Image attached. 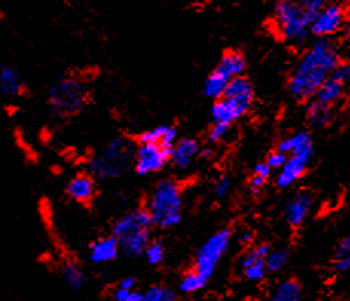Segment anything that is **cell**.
<instances>
[{"label": "cell", "mask_w": 350, "mask_h": 301, "mask_svg": "<svg viewBox=\"0 0 350 301\" xmlns=\"http://www.w3.org/2000/svg\"><path fill=\"white\" fill-rule=\"evenodd\" d=\"M340 63L338 47L332 37H315L312 47L298 62L289 78L288 89L297 101L314 98L317 89Z\"/></svg>", "instance_id": "1"}, {"label": "cell", "mask_w": 350, "mask_h": 301, "mask_svg": "<svg viewBox=\"0 0 350 301\" xmlns=\"http://www.w3.org/2000/svg\"><path fill=\"white\" fill-rule=\"evenodd\" d=\"M327 0H277L274 6L275 29L284 42L303 44L309 28Z\"/></svg>", "instance_id": "2"}, {"label": "cell", "mask_w": 350, "mask_h": 301, "mask_svg": "<svg viewBox=\"0 0 350 301\" xmlns=\"http://www.w3.org/2000/svg\"><path fill=\"white\" fill-rule=\"evenodd\" d=\"M183 192L178 182L173 179L158 182L146 205L153 225L162 230L176 226L183 220Z\"/></svg>", "instance_id": "3"}, {"label": "cell", "mask_w": 350, "mask_h": 301, "mask_svg": "<svg viewBox=\"0 0 350 301\" xmlns=\"http://www.w3.org/2000/svg\"><path fill=\"white\" fill-rule=\"evenodd\" d=\"M89 103V90L79 77H64L49 90V106L57 116L69 118L83 112Z\"/></svg>", "instance_id": "4"}, {"label": "cell", "mask_w": 350, "mask_h": 301, "mask_svg": "<svg viewBox=\"0 0 350 301\" xmlns=\"http://www.w3.org/2000/svg\"><path fill=\"white\" fill-rule=\"evenodd\" d=\"M132 161V147L124 138L113 140L100 156L90 162V174L96 178H112L121 174Z\"/></svg>", "instance_id": "5"}, {"label": "cell", "mask_w": 350, "mask_h": 301, "mask_svg": "<svg viewBox=\"0 0 350 301\" xmlns=\"http://www.w3.org/2000/svg\"><path fill=\"white\" fill-rule=\"evenodd\" d=\"M232 237V228H224L215 233L205 244L199 248L196 255V271L205 281H210L213 274L216 271V266L222 255L226 252Z\"/></svg>", "instance_id": "6"}, {"label": "cell", "mask_w": 350, "mask_h": 301, "mask_svg": "<svg viewBox=\"0 0 350 301\" xmlns=\"http://www.w3.org/2000/svg\"><path fill=\"white\" fill-rule=\"evenodd\" d=\"M254 94H242L234 96H222L211 107V118L215 122L232 124L242 118L252 106Z\"/></svg>", "instance_id": "7"}, {"label": "cell", "mask_w": 350, "mask_h": 301, "mask_svg": "<svg viewBox=\"0 0 350 301\" xmlns=\"http://www.w3.org/2000/svg\"><path fill=\"white\" fill-rule=\"evenodd\" d=\"M346 25V10L341 3H326L310 25L309 32L314 37H332Z\"/></svg>", "instance_id": "8"}, {"label": "cell", "mask_w": 350, "mask_h": 301, "mask_svg": "<svg viewBox=\"0 0 350 301\" xmlns=\"http://www.w3.org/2000/svg\"><path fill=\"white\" fill-rule=\"evenodd\" d=\"M173 150L162 148L158 142L139 144L135 152V170L141 176L161 172L172 158Z\"/></svg>", "instance_id": "9"}, {"label": "cell", "mask_w": 350, "mask_h": 301, "mask_svg": "<svg viewBox=\"0 0 350 301\" xmlns=\"http://www.w3.org/2000/svg\"><path fill=\"white\" fill-rule=\"evenodd\" d=\"M152 226H153V222L146 208L133 209V211L124 214L118 220H115V224L112 226V235H115L116 239H121L133 231L144 230V228H150L152 230Z\"/></svg>", "instance_id": "10"}, {"label": "cell", "mask_w": 350, "mask_h": 301, "mask_svg": "<svg viewBox=\"0 0 350 301\" xmlns=\"http://www.w3.org/2000/svg\"><path fill=\"white\" fill-rule=\"evenodd\" d=\"M314 205V194L309 189H300L286 205V219L291 226H300Z\"/></svg>", "instance_id": "11"}, {"label": "cell", "mask_w": 350, "mask_h": 301, "mask_svg": "<svg viewBox=\"0 0 350 301\" xmlns=\"http://www.w3.org/2000/svg\"><path fill=\"white\" fill-rule=\"evenodd\" d=\"M308 163L309 161L303 156L298 155H291L286 159V162L282 166L280 173L277 174L275 178V184L280 188H288L301 178L304 172L308 170Z\"/></svg>", "instance_id": "12"}, {"label": "cell", "mask_w": 350, "mask_h": 301, "mask_svg": "<svg viewBox=\"0 0 350 301\" xmlns=\"http://www.w3.org/2000/svg\"><path fill=\"white\" fill-rule=\"evenodd\" d=\"M96 193V184L92 174L80 173L77 174L74 179L66 187V194L75 202H81V204H88L94 199Z\"/></svg>", "instance_id": "13"}, {"label": "cell", "mask_w": 350, "mask_h": 301, "mask_svg": "<svg viewBox=\"0 0 350 301\" xmlns=\"http://www.w3.org/2000/svg\"><path fill=\"white\" fill-rule=\"evenodd\" d=\"M27 92L25 81L16 68L3 64L0 66V95L5 98H17Z\"/></svg>", "instance_id": "14"}, {"label": "cell", "mask_w": 350, "mask_h": 301, "mask_svg": "<svg viewBox=\"0 0 350 301\" xmlns=\"http://www.w3.org/2000/svg\"><path fill=\"white\" fill-rule=\"evenodd\" d=\"M277 150H280V152H283V153L303 156V158L310 161L314 156L312 136L303 130V132H298L293 136H289V138L278 142Z\"/></svg>", "instance_id": "15"}, {"label": "cell", "mask_w": 350, "mask_h": 301, "mask_svg": "<svg viewBox=\"0 0 350 301\" xmlns=\"http://www.w3.org/2000/svg\"><path fill=\"white\" fill-rule=\"evenodd\" d=\"M120 250H122L127 257H139L144 254L147 245L150 244V228L133 231L124 237L118 239Z\"/></svg>", "instance_id": "16"}, {"label": "cell", "mask_w": 350, "mask_h": 301, "mask_svg": "<svg viewBox=\"0 0 350 301\" xmlns=\"http://www.w3.org/2000/svg\"><path fill=\"white\" fill-rule=\"evenodd\" d=\"M120 254V244L118 239L115 235H110V237H105L94 241L90 245V254L89 257L94 263H106V261L115 260Z\"/></svg>", "instance_id": "17"}, {"label": "cell", "mask_w": 350, "mask_h": 301, "mask_svg": "<svg viewBox=\"0 0 350 301\" xmlns=\"http://www.w3.org/2000/svg\"><path fill=\"white\" fill-rule=\"evenodd\" d=\"M199 155V144L196 140L193 138H183L176 146L173 147V153H172V161L174 163V167L179 170H185L189 168L194 158Z\"/></svg>", "instance_id": "18"}, {"label": "cell", "mask_w": 350, "mask_h": 301, "mask_svg": "<svg viewBox=\"0 0 350 301\" xmlns=\"http://www.w3.org/2000/svg\"><path fill=\"white\" fill-rule=\"evenodd\" d=\"M246 69V58L239 51H226L220 58L217 68L215 69L225 78H232L236 75H242Z\"/></svg>", "instance_id": "19"}, {"label": "cell", "mask_w": 350, "mask_h": 301, "mask_svg": "<svg viewBox=\"0 0 350 301\" xmlns=\"http://www.w3.org/2000/svg\"><path fill=\"white\" fill-rule=\"evenodd\" d=\"M345 86L346 84L334 80L332 77H327L326 80L321 83V86L317 89V92L314 95L315 101L327 104V106H334V104L338 103L342 95H345Z\"/></svg>", "instance_id": "20"}, {"label": "cell", "mask_w": 350, "mask_h": 301, "mask_svg": "<svg viewBox=\"0 0 350 301\" xmlns=\"http://www.w3.org/2000/svg\"><path fill=\"white\" fill-rule=\"evenodd\" d=\"M308 122L312 127H326L334 120V112L332 106H327V104H323L319 101H312L309 104L308 112H306Z\"/></svg>", "instance_id": "21"}, {"label": "cell", "mask_w": 350, "mask_h": 301, "mask_svg": "<svg viewBox=\"0 0 350 301\" xmlns=\"http://www.w3.org/2000/svg\"><path fill=\"white\" fill-rule=\"evenodd\" d=\"M62 277L64 280V283H66L69 287H72V289H75V291L81 289L84 281H86V278H84L83 267L77 263V261H72V260H69L63 265Z\"/></svg>", "instance_id": "22"}, {"label": "cell", "mask_w": 350, "mask_h": 301, "mask_svg": "<svg viewBox=\"0 0 350 301\" xmlns=\"http://www.w3.org/2000/svg\"><path fill=\"white\" fill-rule=\"evenodd\" d=\"M301 286L294 278H288L277 286V291L272 296L274 301H298L301 300Z\"/></svg>", "instance_id": "23"}, {"label": "cell", "mask_w": 350, "mask_h": 301, "mask_svg": "<svg viewBox=\"0 0 350 301\" xmlns=\"http://www.w3.org/2000/svg\"><path fill=\"white\" fill-rule=\"evenodd\" d=\"M226 83H228V78L220 75L216 70L211 72L204 83V95L210 100H219L224 96Z\"/></svg>", "instance_id": "24"}, {"label": "cell", "mask_w": 350, "mask_h": 301, "mask_svg": "<svg viewBox=\"0 0 350 301\" xmlns=\"http://www.w3.org/2000/svg\"><path fill=\"white\" fill-rule=\"evenodd\" d=\"M242 94H254V88H252L250 78H246L243 74L230 78L228 83H226L224 96H234Z\"/></svg>", "instance_id": "25"}, {"label": "cell", "mask_w": 350, "mask_h": 301, "mask_svg": "<svg viewBox=\"0 0 350 301\" xmlns=\"http://www.w3.org/2000/svg\"><path fill=\"white\" fill-rule=\"evenodd\" d=\"M289 260V251L280 248V250L269 251V254L265 257V266H267L268 272H278L286 266Z\"/></svg>", "instance_id": "26"}, {"label": "cell", "mask_w": 350, "mask_h": 301, "mask_svg": "<svg viewBox=\"0 0 350 301\" xmlns=\"http://www.w3.org/2000/svg\"><path fill=\"white\" fill-rule=\"evenodd\" d=\"M206 283H208V281H205L196 271L193 270L190 272H187L183 277V280H180L179 291L184 293H193L202 289V287L206 286Z\"/></svg>", "instance_id": "27"}, {"label": "cell", "mask_w": 350, "mask_h": 301, "mask_svg": "<svg viewBox=\"0 0 350 301\" xmlns=\"http://www.w3.org/2000/svg\"><path fill=\"white\" fill-rule=\"evenodd\" d=\"M176 300V292L172 287L152 286L144 293V301H174Z\"/></svg>", "instance_id": "28"}, {"label": "cell", "mask_w": 350, "mask_h": 301, "mask_svg": "<svg viewBox=\"0 0 350 301\" xmlns=\"http://www.w3.org/2000/svg\"><path fill=\"white\" fill-rule=\"evenodd\" d=\"M245 277L251 281H262L267 277V266H265V259H257L254 263L245 267Z\"/></svg>", "instance_id": "29"}, {"label": "cell", "mask_w": 350, "mask_h": 301, "mask_svg": "<svg viewBox=\"0 0 350 301\" xmlns=\"http://www.w3.org/2000/svg\"><path fill=\"white\" fill-rule=\"evenodd\" d=\"M144 255L150 265H159L164 260V246L159 241H150L144 250Z\"/></svg>", "instance_id": "30"}, {"label": "cell", "mask_w": 350, "mask_h": 301, "mask_svg": "<svg viewBox=\"0 0 350 301\" xmlns=\"http://www.w3.org/2000/svg\"><path fill=\"white\" fill-rule=\"evenodd\" d=\"M231 132V124H222V122H215V126L210 130L208 133V141L210 142H219L225 140L228 133Z\"/></svg>", "instance_id": "31"}, {"label": "cell", "mask_w": 350, "mask_h": 301, "mask_svg": "<svg viewBox=\"0 0 350 301\" xmlns=\"http://www.w3.org/2000/svg\"><path fill=\"white\" fill-rule=\"evenodd\" d=\"M167 129H168V126H165V124H164V126H158V127H154L152 130H147V132H144V133L138 136V142L139 144L158 142Z\"/></svg>", "instance_id": "32"}, {"label": "cell", "mask_w": 350, "mask_h": 301, "mask_svg": "<svg viewBox=\"0 0 350 301\" xmlns=\"http://www.w3.org/2000/svg\"><path fill=\"white\" fill-rule=\"evenodd\" d=\"M329 77H332L334 80L340 81L342 84H347L349 80H350V66H349V63H341L340 62L335 66V69L330 72Z\"/></svg>", "instance_id": "33"}, {"label": "cell", "mask_w": 350, "mask_h": 301, "mask_svg": "<svg viewBox=\"0 0 350 301\" xmlns=\"http://www.w3.org/2000/svg\"><path fill=\"white\" fill-rule=\"evenodd\" d=\"M231 187H232V181L230 176H222V178H219L215 184V194L217 198H226V196L230 194L231 192Z\"/></svg>", "instance_id": "34"}, {"label": "cell", "mask_w": 350, "mask_h": 301, "mask_svg": "<svg viewBox=\"0 0 350 301\" xmlns=\"http://www.w3.org/2000/svg\"><path fill=\"white\" fill-rule=\"evenodd\" d=\"M176 138H178V129L168 126V129L165 130L164 135L161 136V140L158 141V144L162 148L173 150L174 142H176Z\"/></svg>", "instance_id": "35"}, {"label": "cell", "mask_w": 350, "mask_h": 301, "mask_svg": "<svg viewBox=\"0 0 350 301\" xmlns=\"http://www.w3.org/2000/svg\"><path fill=\"white\" fill-rule=\"evenodd\" d=\"M288 159V153H283L280 150H275V152H272L268 155V159L267 163L271 168H282V166Z\"/></svg>", "instance_id": "36"}, {"label": "cell", "mask_w": 350, "mask_h": 301, "mask_svg": "<svg viewBox=\"0 0 350 301\" xmlns=\"http://www.w3.org/2000/svg\"><path fill=\"white\" fill-rule=\"evenodd\" d=\"M350 257V237L342 239L335 251V259H346Z\"/></svg>", "instance_id": "37"}, {"label": "cell", "mask_w": 350, "mask_h": 301, "mask_svg": "<svg viewBox=\"0 0 350 301\" xmlns=\"http://www.w3.org/2000/svg\"><path fill=\"white\" fill-rule=\"evenodd\" d=\"M265 182H267V179H263L262 176L252 173L251 179H250V192H251L252 194H258V193L262 192Z\"/></svg>", "instance_id": "38"}, {"label": "cell", "mask_w": 350, "mask_h": 301, "mask_svg": "<svg viewBox=\"0 0 350 301\" xmlns=\"http://www.w3.org/2000/svg\"><path fill=\"white\" fill-rule=\"evenodd\" d=\"M252 173L262 176L263 179H269V176H271V173H272V168L268 166L267 162L257 163V166L254 167V172H252Z\"/></svg>", "instance_id": "39"}, {"label": "cell", "mask_w": 350, "mask_h": 301, "mask_svg": "<svg viewBox=\"0 0 350 301\" xmlns=\"http://www.w3.org/2000/svg\"><path fill=\"white\" fill-rule=\"evenodd\" d=\"M334 267L338 272H346L350 267V257L346 259H334Z\"/></svg>", "instance_id": "40"}, {"label": "cell", "mask_w": 350, "mask_h": 301, "mask_svg": "<svg viewBox=\"0 0 350 301\" xmlns=\"http://www.w3.org/2000/svg\"><path fill=\"white\" fill-rule=\"evenodd\" d=\"M131 292H132V289H124V287H118V289L113 292V298L116 301H129Z\"/></svg>", "instance_id": "41"}, {"label": "cell", "mask_w": 350, "mask_h": 301, "mask_svg": "<svg viewBox=\"0 0 350 301\" xmlns=\"http://www.w3.org/2000/svg\"><path fill=\"white\" fill-rule=\"evenodd\" d=\"M135 286H136V278H133V277L122 278L118 283V287H124V289H133Z\"/></svg>", "instance_id": "42"}, {"label": "cell", "mask_w": 350, "mask_h": 301, "mask_svg": "<svg viewBox=\"0 0 350 301\" xmlns=\"http://www.w3.org/2000/svg\"><path fill=\"white\" fill-rule=\"evenodd\" d=\"M252 241V233L251 231H246L241 235V244L242 245H250Z\"/></svg>", "instance_id": "43"}, {"label": "cell", "mask_w": 350, "mask_h": 301, "mask_svg": "<svg viewBox=\"0 0 350 301\" xmlns=\"http://www.w3.org/2000/svg\"><path fill=\"white\" fill-rule=\"evenodd\" d=\"M129 301H144V293L141 292H131V297H129Z\"/></svg>", "instance_id": "44"}, {"label": "cell", "mask_w": 350, "mask_h": 301, "mask_svg": "<svg viewBox=\"0 0 350 301\" xmlns=\"http://www.w3.org/2000/svg\"><path fill=\"white\" fill-rule=\"evenodd\" d=\"M211 150H205V152L202 153V158H211Z\"/></svg>", "instance_id": "45"}]
</instances>
